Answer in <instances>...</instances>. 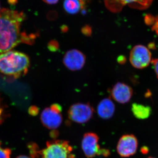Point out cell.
Returning <instances> with one entry per match:
<instances>
[{
    "instance_id": "1",
    "label": "cell",
    "mask_w": 158,
    "mask_h": 158,
    "mask_svg": "<svg viewBox=\"0 0 158 158\" xmlns=\"http://www.w3.org/2000/svg\"><path fill=\"white\" fill-rule=\"evenodd\" d=\"M25 15L22 12L9 9L0 10V54L11 50L21 43L31 44L34 35L21 32V26Z\"/></svg>"
},
{
    "instance_id": "2",
    "label": "cell",
    "mask_w": 158,
    "mask_h": 158,
    "mask_svg": "<svg viewBox=\"0 0 158 158\" xmlns=\"http://www.w3.org/2000/svg\"><path fill=\"white\" fill-rule=\"evenodd\" d=\"M30 59L26 54L14 51L0 54V72L18 78L27 73Z\"/></svg>"
},
{
    "instance_id": "3",
    "label": "cell",
    "mask_w": 158,
    "mask_h": 158,
    "mask_svg": "<svg viewBox=\"0 0 158 158\" xmlns=\"http://www.w3.org/2000/svg\"><path fill=\"white\" fill-rule=\"evenodd\" d=\"M69 141L54 140L47 142L46 148L40 150L41 158H76Z\"/></svg>"
},
{
    "instance_id": "4",
    "label": "cell",
    "mask_w": 158,
    "mask_h": 158,
    "mask_svg": "<svg viewBox=\"0 0 158 158\" xmlns=\"http://www.w3.org/2000/svg\"><path fill=\"white\" fill-rule=\"evenodd\" d=\"M94 110L90 104L77 103L69 109L68 118L76 123L83 124L88 122L93 116Z\"/></svg>"
},
{
    "instance_id": "5",
    "label": "cell",
    "mask_w": 158,
    "mask_h": 158,
    "mask_svg": "<svg viewBox=\"0 0 158 158\" xmlns=\"http://www.w3.org/2000/svg\"><path fill=\"white\" fill-rule=\"evenodd\" d=\"M129 60L133 67L142 69L147 67L151 62V53L144 46L136 45L131 51Z\"/></svg>"
},
{
    "instance_id": "6",
    "label": "cell",
    "mask_w": 158,
    "mask_h": 158,
    "mask_svg": "<svg viewBox=\"0 0 158 158\" xmlns=\"http://www.w3.org/2000/svg\"><path fill=\"white\" fill-rule=\"evenodd\" d=\"M138 139L133 135L122 136L117 145L118 155L123 158L129 157L136 153L138 148Z\"/></svg>"
},
{
    "instance_id": "7",
    "label": "cell",
    "mask_w": 158,
    "mask_h": 158,
    "mask_svg": "<svg viewBox=\"0 0 158 158\" xmlns=\"http://www.w3.org/2000/svg\"><path fill=\"white\" fill-rule=\"evenodd\" d=\"M85 54L78 50L73 49L66 52L63 59V63L68 69L73 71L81 70L86 62Z\"/></svg>"
},
{
    "instance_id": "8",
    "label": "cell",
    "mask_w": 158,
    "mask_h": 158,
    "mask_svg": "<svg viewBox=\"0 0 158 158\" xmlns=\"http://www.w3.org/2000/svg\"><path fill=\"white\" fill-rule=\"evenodd\" d=\"M99 137L95 133H86L81 142L82 149L87 158H93L99 156L101 148L98 144Z\"/></svg>"
},
{
    "instance_id": "9",
    "label": "cell",
    "mask_w": 158,
    "mask_h": 158,
    "mask_svg": "<svg viewBox=\"0 0 158 158\" xmlns=\"http://www.w3.org/2000/svg\"><path fill=\"white\" fill-rule=\"evenodd\" d=\"M113 100L121 104H125L131 100L133 90L128 85L122 82H117L110 90Z\"/></svg>"
},
{
    "instance_id": "10",
    "label": "cell",
    "mask_w": 158,
    "mask_h": 158,
    "mask_svg": "<svg viewBox=\"0 0 158 158\" xmlns=\"http://www.w3.org/2000/svg\"><path fill=\"white\" fill-rule=\"evenodd\" d=\"M62 119L61 113H57L50 107L45 108L40 115L43 125L48 129H56L62 124Z\"/></svg>"
},
{
    "instance_id": "11",
    "label": "cell",
    "mask_w": 158,
    "mask_h": 158,
    "mask_svg": "<svg viewBox=\"0 0 158 158\" xmlns=\"http://www.w3.org/2000/svg\"><path fill=\"white\" fill-rule=\"evenodd\" d=\"M115 104L110 98L103 99L99 103L97 106L98 116L103 119H109L112 118L115 112Z\"/></svg>"
},
{
    "instance_id": "12",
    "label": "cell",
    "mask_w": 158,
    "mask_h": 158,
    "mask_svg": "<svg viewBox=\"0 0 158 158\" xmlns=\"http://www.w3.org/2000/svg\"><path fill=\"white\" fill-rule=\"evenodd\" d=\"M86 4V0H64L63 6L69 14H76L81 9L85 10Z\"/></svg>"
},
{
    "instance_id": "13",
    "label": "cell",
    "mask_w": 158,
    "mask_h": 158,
    "mask_svg": "<svg viewBox=\"0 0 158 158\" xmlns=\"http://www.w3.org/2000/svg\"><path fill=\"white\" fill-rule=\"evenodd\" d=\"M131 111L134 116L139 119H146L152 113L150 107L136 103L132 105Z\"/></svg>"
},
{
    "instance_id": "14",
    "label": "cell",
    "mask_w": 158,
    "mask_h": 158,
    "mask_svg": "<svg viewBox=\"0 0 158 158\" xmlns=\"http://www.w3.org/2000/svg\"><path fill=\"white\" fill-rule=\"evenodd\" d=\"M117 1L122 5L131 4L134 6L137 5L140 7H146L149 6L152 0H117Z\"/></svg>"
},
{
    "instance_id": "15",
    "label": "cell",
    "mask_w": 158,
    "mask_h": 158,
    "mask_svg": "<svg viewBox=\"0 0 158 158\" xmlns=\"http://www.w3.org/2000/svg\"><path fill=\"white\" fill-rule=\"evenodd\" d=\"M28 148L31 158H39L40 157L39 147L37 144L31 143L28 144Z\"/></svg>"
},
{
    "instance_id": "16",
    "label": "cell",
    "mask_w": 158,
    "mask_h": 158,
    "mask_svg": "<svg viewBox=\"0 0 158 158\" xmlns=\"http://www.w3.org/2000/svg\"><path fill=\"white\" fill-rule=\"evenodd\" d=\"M48 49L52 52H56L60 48V45L58 41L55 40H52L48 43Z\"/></svg>"
},
{
    "instance_id": "17",
    "label": "cell",
    "mask_w": 158,
    "mask_h": 158,
    "mask_svg": "<svg viewBox=\"0 0 158 158\" xmlns=\"http://www.w3.org/2000/svg\"><path fill=\"white\" fill-rule=\"evenodd\" d=\"M0 141V158H10L11 150L9 148H3Z\"/></svg>"
},
{
    "instance_id": "18",
    "label": "cell",
    "mask_w": 158,
    "mask_h": 158,
    "mask_svg": "<svg viewBox=\"0 0 158 158\" xmlns=\"http://www.w3.org/2000/svg\"><path fill=\"white\" fill-rule=\"evenodd\" d=\"M81 32L85 36L90 37L92 34V29L89 25H85L82 28Z\"/></svg>"
},
{
    "instance_id": "19",
    "label": "cell",
    "mask_w": 158,
    "mask_h": 158,
    "mask_svg": "<svg viewBox=\"0 0 158 158\" xmlns=\"http://www.w3.org/2000/svg\"><path fill=\"white\" fill-rule=\"evenodd\" d=\"M50 108L57 113H61L62 111V107L61 105L58 103H55L51 105Z\"/></svg>"
},
{
    "instance_id": "20",
    "label": "cell",
    "mask_w": 158,
    "mask_h": 158,
    "mask_svg": "<svg viewBox=\"0 0 158 158\" xmlns=\"http://www.w3.org/2000/svg\"><path fill=\"white\" fill-rule=\"evenodd\" d=\"M151 62L153 66L156 75L158 79V58L152 59V60Z\"/></svg>"
},
{
    "instance_id": "21",
    "label": "cell",
    "mask_w": 158,
    "mask_h": 158,
    "mask_svg": "<svg viewBox=\"0 0 158 158\" xmlns=\"http://www.w3.org/2000/svg\"><path fill=\"white\" fill-rule=\"evenodd\" d=\"M110 150L106 148H101L99 156H102L104 157H108L110 155Z\"/></svg>"
},
{
    "instance_id": "22",
    "label": "cell",
    "mask_w": 158,
    "mask_h": 158,
    "mask_svg": "<svg viewBox=\"0 0 158 158\" xmlns=\"http://www.w3.org/2000/svg\"><path fill=\"white\" fill-rule=\"evenodd\" d=\"M117 61L119 64L123 65L126 62V58L124 56H120L117 58Z\"/></svg>"
},
{
    "instance_id": "23",
    "label": "cell",
    "mask_w": 158,
    "mask_h": 158,
    "mask_svg": "<svg viewBox=\"0 0 158 158\" xmlns=\"http://www.w3.org/2000/svg\"><path fill=\"white\" fill-rule=\"evenodd\" d=\"M39 113V110L36 107H33L30 110V113L33 116H36Z\"/></svg>"
},
{
    "instance_id": "24",
    "label": "cell",
    "mask_w": 158,
    "mask_h": 158,
    "mask_svg": "<svg viewBox=\"0 0 158 158\" xmlns=\"http://www.w3.org/2000/svg\"><path fill=\"white\" fill-rule=\"evenodd\" d=\"M59 135V132L56 130H52V131H51L50 133V135L53 139H56V138H57V137H58Z\"/></svg>"
},
{
    "instance_id": "25",
    "label": "cell",
    "mask_w": 158,
    "mask_h": 158,
    "mask_svg": "<svg viewBox=\"0 0 158 158\" xmlns=\"http://www.w3.org/2000/svg\"><path fill=\"white\" fill-rule=\"evenodd\" d=\"M44 2L48 4H55L58 2L59 0H43Z\"/></svg>"
},
{
    "instance_id": "26",
    "label": "cell",
    "mask_w": 158,
    "mask_h": 158,
    "mask_svg": "<svg viewBox=\"0 0 158 158\" xmlns=\"http://www.w3.org/2000/svg\"><path fill=\"white\" fill-rule=\"evenodd\" d=\"M61 30L63 33H66L68 31V27L66 25H62L61 27Z\"/></svg>"
},
{
    "instance_id": "27",
    "label": "cell",
    "mask_w": 158,
    "mask_h": 158,
    "mask_svg": "<svg viewBox=\"0 0 158 158\" xmlns=\"http://www.w3.org/2000/svg\"><path fill=\"white\" fill-rule=\"evenodd\" d=\"M141 152L142 153L144 154H147L148 152V148L147 147H145V146L142 147L141 148Z\"/></svg>"
},
{
    "instance_id": "28",
    "label": "cell",
    "mask_w": 158,
    "mask_h": 158,
    "mask_svg": "<svg viewBox=\"0 0 158 158\" xmlns=\"http://www.w3.org/2000/svg\"><path fill=\"white\" fill-rule=\"evenodd\" d=\"M16 158H31L29 157L28 156H24V155H21V156H18Z\"/></svg>"
},
{
    "instance_id": "29",
    "label": "cell",
    "mask_w": 158,
    "mask_h": 158,
    "mask_svg": "<svg viewBox=\"0 0 158 158\" xmlns=\"http://www.w3.org/2000/svg\"><path fill=\"white\" fill-rule=\"evenodd\" d=\"M3 110L2 109L0 108V118H1V116H2V113ZM1 119H0V122H1Z\"/></svg>"
},
{
    "instance_id": "30",
    "label": "cell",
    "mask_w": 158,
    "mask_h": 158,
    "mask_svg": "<svg viewBox=\"0 0 158 158\" xmlns=\"http://www.w3.org/2000/svg\"><path fill=\"white\" fill-rule=\"evenodd\" d=\"M148 158H156L152 157H148Z\"/></svg>"
}]
</instances>
